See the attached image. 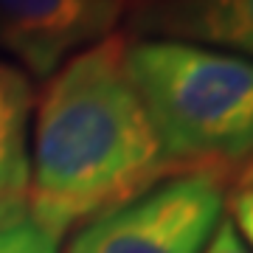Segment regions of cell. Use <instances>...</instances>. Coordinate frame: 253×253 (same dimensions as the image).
Masks as SVG:
<instances>
[{
	"label": "cell",
	"mask_w": 253,
	"mask_h": 253,
	"mask_svg": "<svg viewBox=\"0 0 253 253\" xmlns=\"http://www.w3.org/2000/svg\"><path fill=\"white\" fill-rule=\"evenodd\" d=\"M124 34L79 51L34 99L26 203L48 234H65L138 197L172 166L124 68Z\"/></svg>",
	"instance_id": "1"
},
{
	"label": "cell",
	"mask_w": 253,
	"mask_h": 253,
	"mask_svg": "<svg viewBox=\"0 0 253 253\" xmlns=\"http://www.w3.org/2000/svg\"><path fill=\"white\" fill-rule=\"evenodd\" d=\"M124 68L172 174L228 180L242 172L253 158V62L177 40L126 37Z\"/></svg>",
	"instance_id": "2"
},
{
	"label": "cell",
	"mask_w": 253,
	"mask_h": 253,
	"mask_svg": "<svg viewBox=\"0 0 253 253\" xmlns=\"http://www.w3.org/2000/svg\"><path fill=\"white\" fill-rule=\"evenodd\" d=\"M225 211V177H163L76 228L65 253H206Z\"/></svg>",
	"instance_id": "3"
},
{
	"label": "cell",
	"mask_w": 253,
	"mask_h": 253,
	"mask_svg": "<svg viewBox=\"0 0 253 253\" xmlns=\"http://www.w3.org/2000/svg\"><path fill=\"white\" fill-rule=\"evenodd\" d=\"M132 0H0V51L28 79L54 76L71 56L116 34Z\"/></svg>",
	"instance_id": "4"
},
{
	"label": "cell",
	"mask_w": 253,
	"mask_h": 253,
	"mask_svg": "<svg viewBox=\"0 0 253 253\" xmlns=\"http://www.w3.org/2000/svg\"><path fill=\"white\" fill-rule=\"evenodd\" d=\"M124 34L217 48L253 62V0H132Z\"/></svg>",
	"instance_id": "5"
},
{
	"label": "cell",
	"mask_w": 253,
	"mask_h": 253,
	"mask_svg": "<svg viewBox=\"0 0 253 253\" xmlns=\"http://www.w3.org/2000/svg\"><path fill=\"white\" fill-rule=\"evenodd\" d=\"M34 99L31 79L14 62L0 59V200L26 197Z\"/></svg>",
	"instance_id": "6"
},
{
	"label": "cell",
	"mask_w": 253,
	"mask_h": 253,
	"mask_svg": "<svg viewBox=\"0 0 253 253\" xmlns=\"http://www.w3.org/2000/svg\"><path fill=\"white\" fill-rule=\"evenodd\" d=\"M0 253H59V239L34 219L26 197L0 200Z\"/></svg>",
	"instance_id": "7"
},
{
	"label": "cell",
	"mask_w": 253,
	"mask_h": 253,
	"mask_svg": "<svg viewBox=\"0 0 253 253\" xmlns=\"http://www.w3.org/2000/svg\"><path fill=\"white\" fill-rule=\"evenodd\" d=\"M228 208H231V225H234L236 236L253 253V189L239 186L228 200Z\"/></svg>",
	"instance_id": "8"
},
{
	"label": "cell",
	"mask_w": 253,
	"mask_h": 253,
	"mask_svg": "<svg viewBox=\"0 0 253 253\" xmlns=\"http://www.w3.org/2000/svg\"><path fill=\"white\" fill-rule=\"evenodd\" d=\"M206 253H251V251H248L242 245V239L236 236L231 219H222L217 225V231H214V236H211Z\"/></svg>",
	"instance_id": "9"
},
{
	"label": "cell",
	"mask_w": 253,
	"mask_h": 253,
	"mask_svg": "<svg viewBox=\"0 0 253 253\" xmlns=\"http://www.w3.org/2000/svg\"><path fill=\"white\" fill-rule=\"evenodd\" d=\"M239 186H248V189H253V158L245 163L242 174H239Z\"/></svg>",
	"instance_id": "10"
}]
</instances>
